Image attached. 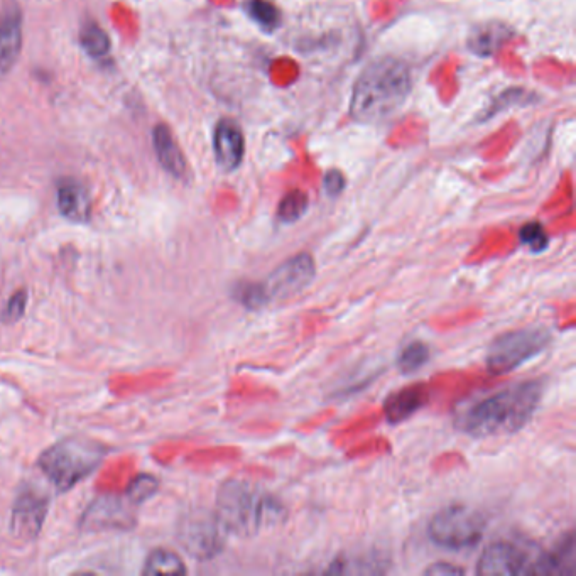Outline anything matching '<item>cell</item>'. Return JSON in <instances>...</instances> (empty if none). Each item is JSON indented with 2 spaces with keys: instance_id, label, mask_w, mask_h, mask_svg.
<instances>
[{
  "instance_id": "cell-2",
  "label": "cell",
  "mask_w": 576,
  "mask_h": 576,
  "mask_svg": "<svg viewBox=\"0 0 576 576\" xmlns=\"http://www.w3.org/2000/svg\"><path fill=\"white\" fill-rule=\"evenodd\" d=\"M411 71L397 58L370 63L355 83L350 112L364 124H377L403 107L411 93Z\"/></svg>"
},
{
  "instance_id": "cell-14",
  "label": "cell",
  "mask_w": 576,
  "mask_h": 576,
  "mask_svg": "<svg viewBox=\"0 0 576 576\" xmlns=\"http://www.w3.org/2000/svg\"><path fill=\"white\" fill-rule=\"evenodd\" d=\"M58 208H60L61 215L71 222H88L92 213V202H90L87 188L77 180L60 181Z\"/></svg>"
},
{
  "instance_id": "cell-23",
  "label": "cell",
  "mask_w": 576,
  "mask_h": 576,
  "mask_svg": "<svg viewBox=\"0 0 576 576\" xmlns=\"http://www.w3.org/2000/svg\"><path fill=\"white\" fill-rule=\"evenodd\" d=\"M308 208V195L303 191H289L284 196L283 202L279 203L278 217L281 222L293 223L303 217Z\"/></svg>"
},
{
  "instance_id": "cell-28",
  "label": "cell",
  "mask_w": 576,
  "mask_h": 576,
  "mask_svg": "<svg viewBox=\"0 0 576 576\" xmlns=\"http://www.w3.org/2000/svg\"><path fill=\"white\" fill-rule=\"evenodd\" d=\"M424 575L460 576L465 575V570L458 568V566L450 565V563H436V565L430 566L428 570L424 571Z\"/></svg>"
},
{
  "instance_id": "cell-6",
  "label": "cell",
  "mask_w": 576,
  "mask_h": 576,
  "mask_svg": "<svg viewBox=\"0 0 576 576\" xmlns=\"http://www.w3.org/2000/svg\"><path fill=\"white\" fill-rule=\"evenodd\" d=\"M485 524V517L479 511L455 504L436 512L428 526V534L441 548H472L484 536Z\"/></svg>"
},
{
  "instance_id": "cell-8",
  "label": "cell",
  "mask_w": 576,
  "mask_h": 576,
  "mask_svg": "<svg viewBox=\"0 0 576 576\" xmlns=\"http://www.w3.org/2000/svg\"><path fill=\"white\" fill-rule=\"evenodd\" d=\"M315 276V259L308 252H301L298 256L279 264L262 284L269 301H286L308 288Z\"/></svg>"
},
{
  "instance_id": "cell-17",
  "label": "cell",
  "mask_w": 576,
  "mask_h": 576,
  "mask_svg": "<svg viewBox=\"0 0 576 576\" xmlns=\"http://www.w3.org/2000/svg\"><path fill=\"white\" fill-rule=\"evenodd\" d=\"M531 575H575V539L573 536L563 541L561 546L553 549L548 555L529 570Z\"/></svg>"
},
{
  "instance_id": "cell-1",
  "label": "cell",
  "mask_w": 576,
  "mask_h": 576,
  "mask_svg": "<svg viewBox=\"0 0 576 576\" xmlns=\"http://www.w3.org/2000/svg\"><path fill=\"white\" fill-rule=\"evenodd\" d=\"M543 389L541 382L529 381L497 392L468 408L458 419V428L472 438L517 433L536 413L543 399Z\"/></svg>"
},
{
  "instance_id": "cell-5",
  "label": "cell",
  "mask_w": 576,
  "mask_h": 576,
  "mask_svg": "<svg viewBox=\"0 0 576 576\" xmlns=\"http://www.w3.org/2000/svg\"><path fill=\"white\" fill-rule=\"evenodd\" d=\"M551 332L544 327H528L495 338L485 357L492 375H506L548 348Z\"/></svg>"
},
{
  "instance_id": "cell-19",
  "label": "cell",
  "mask_w": 576,
  "mask_h": 576,
  "mask_svg": "<svg viewBox=\"0 0 576 576\" xmlns=\"http://www.w3.org/2000/svg\"><path fill=\"white\" fill-rule=\"evenodd\" d=\"M142 573L144 575H185L186 568L176 553L168 549H158L147 558Z\"/></svg>"
},
{
  "instance_id": "cell-4",
  "label": "cell",
  "mask_w": 576,
  "mask_h": 576,
  "mask_svg": "<svg viewBox=\"0 0 576 576\" xmlns=\"http://www.w3.org/2000/svg\"><path fill=\"white\" fill-rule=\"evenodd\" d=\"M104 457V446L92 440L71 438L48 448L39 458V467L56 489L65 492L88 477Z\"/></svg>"
},
{
  "instance_id": "cell-25",
  "label": "cell",
  "mask_w": 576,
  "mask_h": 576,
  "mask_svg": "<svg viewBox=\"0 0 576 576\" xmlns=\"http://www.w3.org/2000/svg\"><path fill=\"white\" fill-rule=\"evenodd\" d=\"M158 490V480L153 475H139L127 490V499L132 504H142L144 500L151 499Z\"/></svg>"
},
{
  "instance_id": "cell-9",
  "label": "cell",
  "mask_w": 576,
  "mask_h": 576,
  "mask_svg": "<svg viewBox=\"0 0 576 576\" xmlns=\"http://www.w3.org/2000/svg\"><path fill=\"white\" fill-rule=\"evenodd\" d=\"M22 49V11L17 0L0 7V75L14 68Z\"/></svg>"
},
{
  "instance_id": "cell-20",
  "label": "cell",
  "mask_w": 576,
  "mask_h": 576,
  "mask_svg": "<svg viewBox=\"0 0 576 576\" xmlns=\"http://www.w3.org/2000/svg\"><path fill=\"white\" fill-rule=\"evenodd\" d=\"M80 43L92 58H104L109 55L110 38L97 22H87L80 33Z\"/></svg>"
},
{
  "instance_id": "cell-7",
  "label": "cell",
  "mask_w": 576,
  "mask_h": 576,
  "mask_svg": "<svg viewBox=\"0 0 576 576\" xmlns=\"http://www.w3.org/2000/svg\"><path fill=\"white\" fill-rule=\"evenodd\" d=\"M227 529L217 514L210 512H191L180 526V541L186 551L198 560H210L217 556L225 546Z\"/></svg>"
},
{
  "instance_id": "cell-15",
  "label": "cell",
  "mask_w": 576,
  "mask_h": 576,
  "mask_svg": "<svg viewBox=\"0 0 576 576\" xmlns=\"http://www.w3.org/2000/svg\"><path fill=\"white\" fill-rule=\"evenodd\" d=\"M426 403H428V389L423 384L399 389L387 397L384 404L387 421L392 424L403 423L414 413H418Z\"/></svg>"
},
{
  "instance_id": "cell-22",
  "label": "cell",
  "mask_w": 576,
  "mask_h": 576,
  "mask_svg": "<svg viewBox=\"0 0 576 576\" xmlns=\"http://www.w3.org/2000/svg\"><path fill=\"white\" fill-rule=\"evenodd\" d=\"M234 296L240 305L245 306L247 310H261L271 303L262 283L237 284V288L234 289Z\"/></svg>"
},
{
  "instance_id": "cell-12",
  "label": "cell",
  "mask_w": 576,
  "mask_h": 576,
  "mask_svg": "<svg viewBox=\"0 0 576 576\" xmlns=\"http://www.w3.org/2000/svg\"><path fill=\"white\" fill-rule=\"evenodd\" d=\"M132 524H134V516L127 511V506L119 497H112V495L95 500L82 519V526L88 531L122 529Z\"/></svg>"
},
{
  "instance_id": "cell-16",
  "label": "cell",
  "mask_w": 576,
  "mask_h": 576,
  "mask_svg": "<svg viewBox=\"0 0 576 576\" xmlns=\"http://www.w3.org/2000/svg\"><path fill=\"white\" fill-rule=\"evenodd\" d=\"M154 149L158 154L159 163L174 178H186L188 174V163L185 154L181 153L178 142L174 141L173 132L166 124H159L154 127L153 132Z\"/></svg>"
},
{
  "instance_id": "cell-26",
  "label": "cell",
  "mask_w": 576,
  "mask_h": 576,
  "mask_svg": "<svg viewBox=\"0 0 576 576\" xmlns=\"http://www.w3.org/2000/svg\"><path fill=\"white\" fill-rule=\"evenodd\" d=\"M519 240H521V244L528 245L533 252H543L549 244L548 234L536 222L528 223L522 227L521 232H519Z\"/></svg>"
},
{
  "instance_id": "cell-29",
  "label": "cell",
  "mask_w": 576,
  "mask_h": 576,
  "mask_svg": "<svg viewBox=\"0 0 576 576\" xmlns=\"http://www.w3.org/2000/svg\"><path fill=\"white\" fill-rule=\"evenodd\" d=\"M325 188H327L328 195L337 196L342 193L345 188V178L340 171H330L325 178Z\"/></svg>"
},
{
  "instance_id": "cell-21",
  "label": "cell",
  "mask_w": 576,
  "mask_h": 576,
  "mask_svg": "<svg viewBox=\"0 0 576 576\" xmlns=\"http://www.w3.org/2000/svg\"><path fill=\"white\" fill-rule=\"evenodd\" d=\"M430 359V347L424 342H413L406 345L397 355V369L403 374H411L421 369Z\"/></svg>"
},
{
  "instance_id": "cell-18",
  "label": "cell",
  "mask_w": 576,
  "mask_h": 576,
  "mask_svg": "<svg viewBox=\"0 0 576 576\" xmlns=\"http://www.w3.org/2000/svg\"><path fill=\"white\" fill-rule=\"evenodd\" d=\"M511 38V28L502 22L492 21L473 29L472 36L468 38V48L480 56H492L497 53L507 39Z\"/></svg>"
},
{
  "instance_id": "cell-13",
  "label": "cell",
  "mask_w": 576,
  "mask_h": 576,
  "mask_svg": "<svg viewBox=\"0 0 576 576\" xmlns=\"http://www.w3.org/2000/svg\"><path fill=\"white\" fill-rule=\"evenodd\" d=\"M213 147H215V156H217L220 168L225 171H234L239 168L245 151L244 134L240 131L239 125L232 120L218 122L215 137H213Z\"/></svg>"
},
{
  "instance_id": "cell-24",
  "label": "cell",
  "mask_w": 576,
  "mask_h": 576,
  "mask_svg": "<svg viewBox=\"0 0 576 576\" xmlns=\"http://www.w3.org/2000/svg\"><path fill=\"white\" fill-rule=\"evenodd\" d=\"M245 11L264 31H272L278 28L279 11L267 0H249Z\"/></svg>"
},
{
  "instance_id": "cell-27",
  "label": "cell",
  "mask_w": 576,
  "mask_h": 576,
  "mask_svg": "<svg viewBox=\"0 0 576 576\" xmlns=\"http://www.w3.org/2000/svg\"><path fill=\"white\" fill-rule=\"evenodd\" d=\"M26 305H28V294H26V291H17V293L9 299V303H7L4 311L0 313V320L6 321V323H14V321L19 320V318L24 315Z\"/></svg>"
},
{
  "instance_id": "cell-3",
  "label": "cell",
  "mask_w": 576,
  "mask_h": 576,
  "mask_svg": "<svg viewBox=\"0 0 576 576\" xmlns=\"http://www.w3.org/2000/svg\"><path fill=\"white\" fill-rule=\"evenodd\" d=\"M217 516L229 533H259L278 524L284 507L278 499L244 480H227L217 495Z\"/></svg>"
},
{
  "instance_id": "cell-10",
  "label": "cell",
  "mask_w": 576,
  "mask_h": 576,
  "mask_svg": "<svg viewBox=\"0 0 576 576\" xmlns=\"http://www.w3.org/2000/svg\"><path fill=\"white\" fill-rule=\"evenodd\" d=\"M528 556L516 544L497 541L480 556L477 573L484 576H512L528 573Z\"/></svg>"
},
{
  "instance_id": "cell-11",
  "label": "cell",
  "mask_w": 576,
  "mask_h": 576,
  "mask_svg": "<svg viewBox=\"0 0 576 576\" xmlns=\"http://www.w3.org/2000/svg\"><path fill=\"white\" fill-rule=\"evenodd\" d=\"M48 512V499L39 492L28 490L17 497L12 509L11 529L14 538L34 539L43 528Z\"/></svg>"
}]
</instances>
